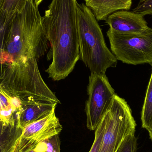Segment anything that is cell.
<instances>
[{"mask_svg":"<svg viewBox=\"0 0 152 152\" xmlns=\"http://www.w3.org/2000/svg\"><path fill=\"white\" fill-rule=\"evenodd\" d=\"M4 94L8 98L10 104L14 111H18L22 108V103L20 99L16 96H10Z\"/></svg>","mask_w":152,"mask_h":152,"instance_id":"obj_18","label":"cell"},{"mask_svg":"<svg viewBox=\"0 0 152 152\" xmlns=\"http://www.w3.org/2000/svg\"><path fill=\"white\" fill-rule=\"evenodd\" d=\"M98 21L105 20L111 14L118 11L129 10L132 0H84Z\"/></svg>","mask_w":152,"mask_h":152,"instance_id":"obj_10","label":"cell"},{"mask_svg":"<svg viewBox=\"0 0 152 152\" xmlns=\"http://www.w3.org/2000/svg\"><path fill=\"white\" fill-rule=\"evenodd\" d=\"M77 20L80 59L91 73L105 74L118 63L113 53L107 47L97 20L85 4L77 3Z\"/></svg>","mask_w":152,"mask_h":152,"instance_id":"obj_3","label":"cell"},{"mask_svg":"<svg viewBox=\"0 0 152 152\" xmlns=\"http://www.w3.org/2000/svg\"><path fill=\"white\" fill-rule=\"evenodd\" d=\"M49 42L34 0H28L9 23L0 19V91L20 99L22 106L37 102L60 103L37 65Z\"/></svg>","mask_w":152,"mask_h":152,"instance_id":"obj_1","label":"cell"},{"mask_svg":"<svg viewBox=\"0 0 152 152\" xmlns=\"http://www.w3.org/2000/svg\"><path fill=\"white\" fill-rule=\"evenodd\" d=\"M4 3V0H0V12L1 11L2 9Z\"/></svg>","mask_w":152,"mask_h":152,"instance_id":"obj_20","label":"cell"},{"mask_svg":"<svg viewBox=\"0 0 152 152\" xmlns=\"http://www.w3.org/2000/svg\"><path fill=\"white\" fill-rule=\"evenodd\" d=\"M22 131L17 119L15 122L10 125L0 121V152H13Z\"/></svg>","mask_w":152,"mask_h":152,"instance_id":"obj_11","label":"cell"},{"mask_svg":"<svg viewBox=\"0 0 152 152\" xmlns=\"http://www.w3.org/2000/svg\"><path fill=\"white\" fill-rule=\"evenodd\" d=\"M2 110V107L1 104V102H0V112H1V111Z\"/></svg>","mask_w":152,"mask_h":152,"instance_id":"obj_22","label":"cell"},{"mask_svg":"<svg viewBox=\"0 0 152 152\" xmlns=\"http://www.w3.org/2000/svg\"><path fill=\"white\" fill-rule=\"evenodd\" d=\"M105 129L99 152H116L124 138L135 134L136 123L127 102L115 95L103 116Z\"/></svg>","mask_w":152,"mask_h":152,"instance_id":"obj_4","label":"cell"},{"mask_svg":"<svg viewBox=\"0 0 152 152\" xmlns=\"http://www.w3.org/2000/svg\"><path fill=\"white\" fill-rule=\"evenodd\" d=\"M141 120L142 126L149 131L152 127V72L142 110Z\"/></svg>","mask_w":152,"mask_h":152,"instance_id":"obj_12","label":"cell"},{"mask_svg":"<svg viewBox=\"0 0 152 152\" xmlns=\"http://www.w3.org/2000/svg\"><path fill=\"white\" fill-rule=\"evenodd\" d=\"M62 130V126L53 112L23 129L13 152H32L39 144L59 134Z\"/></svg>","mask_w":152,"mask_h":152,"instance_id":"obj_7","label":"cell"},{"mask_svg":"<svg viewBox=\"0 0 152 152\" xmlns=\"http://www.w3.org/2000/svg\"><path fill=\"white\" fill-rule=\"evenodd\" d=\"M32 152H61L59 135H56L39 144Z\"/></svg>","mask_w":152,"mask_h":152,"instance_id":"obj_14","label":"cell"},{"mask_svg":"<svg viewBox=\"0 0 152 152\" xmlns=\"http://www.w3.org/2000/svg\"><path fill=\"white\" fill-rule=\"evenodd\" d=\"M77 3V0H52L42 17L51 46L47 58L52 60L45 71L55 81L67 77L80 59Z\"/></svg>","mask_w":152,"mask_h":152,"instance_id":"obj_2","label":"cell"},{"mask_svg":"<svg viewBox=\"0 0 152 152\" xmlns=\"http://www.w3.org/2000/svg\"><path fill=\"white\" fill-rule=\"evenodd\" d=\"M105 129V119L103 117L95 133V139L89 152H99L103 136Z\"/></svg>","mask_w":152,"mask_h":152,"instance_id":"obj_16","label":"cell"},{"mask_svg":"<svg viewBox=\"0 0 152 152\" xmlns=\"http://www.w3.org/2000/svg\"><path fill=\"white\" fill-rule=\"evenodd\" d=\"M28 0H4L3 6L0 12L1 17L9 22L18 12L22 10Z\"/></svg>","mask_w":152,"mask_h":152,"instance_id":"obj_13","label":"cell"},{"mask_svg":"<svg viewBox=\"0 0 152 152\" xmlns=\"http://www.w3.org/2000/svg\"><path fill=\"white\" fill-rule=\"evenodd\" d=\"M105 21L111 30L123 34L142 33L148 27L143 16L127 10L116 12L110 15Z\"/></svg>","mask_w":152,"mask_h":152,"instance_id":"obj_8","label":"cell"},{"mask_svg":"<svg viewBox=\"0 0 152 152\" xmlns=\"http://www.w3.org/2000/svg\"><path fill=\"white\" fill-rule=\"evenodd\" d=\"M57 104L50 102H37L22 106L16 113L19 127L23 129L31 123L49 116L55 111Z\"/></svg>","mask_w":152,"mask_h":152,"instance_id":"obj_9","label":"cell"},{"mask_svg":"<svg viewBox=\"0 0 152 152\" xmlns=\"http://www.w3.org/2000/svg\"><path fill=\"white\" fill-rule=\"evenodd\" d=\"M88 99L86 102L87 127L95 130L110 106L116 94L105 74L91 73L87 88Z\"/></svg>","mask_w":152,"mask_h":152,"instance_id":"obj_6","label":"cell"},{"mask_svg":"<svg viewBox=\"0 0 152 152\" xmlns=\"http://www.w3.org/2000/svg\"><path fill=\"white\" fill-rule=\"evenodd\" d=\"M149 133V135H150V138L152 140V127L149 131H148Z\"/></svg>","mask_w":152,"mask_h":152,"instance_id":"obj_21","label":"cell"},{"mask_svg":"<svg viewBox=\"0 0 152 152\" xmlns=\"http://www.w3.org/2000/svg\"><path fill=\"white\" fill-rule=\"evenodd\" d=\"M133 12L142 16L152 15V0H140Z\"/></svg>","mask_w":152,"mask_h":152,"instance_id":"obj_17","label":"cell"},{"mask_svg":"<svg viewBox=\"0 0 152 152\" xmlns=\"http://www.w3.org/2000/svg\"><path fill=\"white\" fill-rule=\"evenodd\" d=\"M43 1V0H34V2L36 5L38 7Z\"/></svg>","mask_w":152,"mask_h":152,"instance_id":"obj_19","label":"cell"},{"mask_svg":"<svg viewBox=\"0 0 152 152\" xmlns=\"http://www.w3.org/2000/svg\"><path fill=\"white\" fill-rule=\"evenodd\" d=\"M137 140L135 134L127 136L116 152H137Z\"/></svg>","mask_w":152,"mask_h":152,"instance_id":"obj_15","label":"cell"},{"mask_svg":"<svg viewBox=\"0 0 152 152\" xmlns=\"http://www.w3.org/2000/svg\"><path fill=\"white\" fill-rule=\"evenodd\" d=\"M107 35L112 53L118 60L130 65H152V28L142 33L123 34L109 28Z\"/></svg>","mask_w":152,"mask_h":152,"instance_id":"obj_5","label":"cell"}]
</instances>
